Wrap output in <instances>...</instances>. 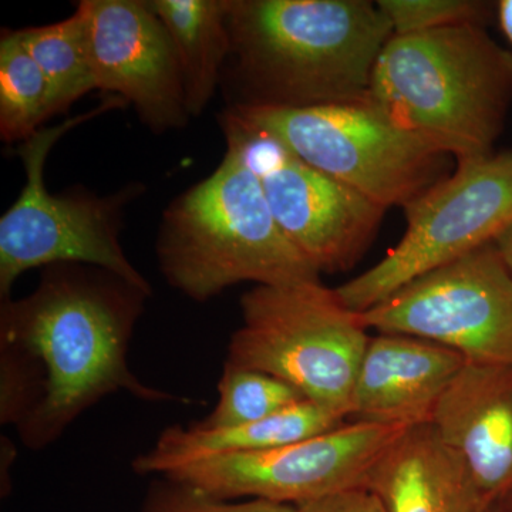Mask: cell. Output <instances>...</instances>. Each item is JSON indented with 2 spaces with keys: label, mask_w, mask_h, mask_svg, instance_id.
Segmentation results:
<instances>
[{
  "label": "cell",
  "mask_w": 512,
  "mask_h": 512,
  "mask_svg": "<svg viewBox=\"0 0 512 512\" xmlns=\"http://www.w3.org/2000/svg\"><path fill=\"white\" fill-rule=\"evenodd\" d=\"M227 148L254 171L279 228L318 274L355 266L387 210L305 163L281 141L225 111Z\"/></svg>",
  "instance_id": "9"
},
{
  "label": "cell",
  "mask_w": 512,
  "mask_h": 512,
  "mask_svg": "<svg viewBox=\"0 0 512 512\" xmlns=\"http://www.w3.org/2000/svg\"><path fill=\"white\" fill-rule=\"evenodd\" d=\"M163 23L183 76L188 116H200L214 97L231 53V0H150Z\"/></svg>",
  "instance_id": "17"
},
{
  "label": "cell",
  "mask_w": 512,
  "mask_h": 512,
  "mask_svg": "<svg viewBox=\"0 0 512 512\" xmlns=\"http://www.w3.org/2000/svg\"><path fill=\"white\" fill-rule=\"evenodd\" d=\"M345 417L305 400L289 409L254 423L225 429H207L200 424L165 429L156 446L133 461L141 476L170 473L202 458L271 450L328 433L346 423Z\"/></svg>",
  "instance_id": "16"
},
{
  "label": "cell",
  "mask_w": 512,
  "mask_h": 512,
  "mask_svg": "<svg viewBox=\"0 0 512 512\" xmlns=\"http://www.w3.org/2000/svg\"><path fill=\"white\" fill-rule=\"evenodd\" d=\"M494 247L497 248L498 254L501 255L505 265L512 272V224L498 235L494 241Z\"/></svg>",
  "instance_id": "24"
},
{
  "label": "cell",
  "mask_w": 512,
  "mask_h": 512,
  "mask_svg": "<svg viewBox=\"0 0 512 512\" xmlns=\"http://www.w3.org/2000/svg\"><path fill=\"white\" fill-rule=\"evenodd\" d=\"M146 512H301L295 505L272 503L265 500H247L234 503L165 477L150 495Z\"/></svg>",
  "instance_id": "22"
},
{
  "label": "cell",
  "mask_w": 512,
  "mask_h": 512,
  "mask_svg": "<svg viewBox=\"0 0 512 512\" xmlns=\"http://www.w3.org/2000/svg\"><path fill=\"white\" fill-rule=\"evenodd\" d=\"M430 424L463 461L485 507L512 493V365L466 363Z\"/></svg>",
  "instance_id": "14"
},
{
  "label": "cell",
  "mask_w": 512,
  "mask_h": 512,
  "mask_svg": "<svg viewBox=\"0 0 512 512\" xmlns=\"http://www.w3.org/2000/svg\"><path fill=\"white\" fill-rule=\"evenodd\" d=\"M110 96L96 109L53 127H43L23 141L18 154L26 184L0 220V295L9 299L12 286L30 269L50 265H89L123 279L151 295L150 284L128 261L120 244V222L131 188L110 197L53 195L45 184L46 158L72 128L111 109L126 106Z\"/></svg>",
  "instance_id": "7"
},
{
  "label": "cell",
  "mask_w": 512,
  "mask_h": 512,
  "mask_svg": "<svg viewBox=\"0 0 512 512\" xmlns=\"http://www.w3.org/2000/svg\"><path fill=\"white\" fill-rule=\"evenodd\" d=\"M20 42L45 74L57 113L96 90L87 45L86 16L77 5L70 18L53 25L16 30Z\"/></svg>",
  "instance_id": "18"
},
{
  "label": "cell",
  "mask_w": 512,
  "mask_h": 512,
  "mask_svg": "<svg viewBox=\"0 0 512 512\" xmlns=\"http://www.w3.org/2000/svg\"><path fill=\"white\" fill-rule=\"evenodd\" d=\"M362 319L376 333L430 340L467 363L512 365V272L485 245L404 285Z\"/></svg>",
  "instance_id": "10"
},
{
  "label": "cell",
  "mask_w": 512,
  "mask_h": 512,
  "mask_svg": "<svg viewBox=\"0 0 512 512\" xmlns=\"http://www.w3.org/2000/svg\"><path fill=\"white\" fill-rule=\"evenodd\" d=\"M242 323L227 365L292 384L311 402L349 420L357 370L369 343L362 313L322 282L255 286L241 298Z\"/></svg>",
  "instance_id": "5"
},
{
  "label": "cell",
  "mask_w": 512,
  "mask_h": 512,
  "mask_svg": "<svg viewBox=\"0 0 512 512\" xmlns=\"http://www.w3.org/2000/svg\"><path fill=\"white\" fill-rule=\"evenodd\" d=\"M148 295L110 272L53 265L32 295L2 303L0 419L23 444L45 448L103 397L127 392L175 402L127 362Z\"/></svg>",
  "instance_id": "1"
},
{
  "label": "cell",
  "mask_w": 512,
  "mask_h": 512,
  "mask_svg": "<svg viewBox=\"0 0 512 512\" xmlns=\"http://www.w3.org/2000/svg\"><path fill=\"white\" fill-rule=\"evenodd\" d=\"M242 106L305 109L369 97L393 30L367 0H231Z\"/></svg>",
  "instance_id": "2"
},
{
  "label": "cell",
  "mask_w": 512,
  "mask_h": 512,
  "mask_svg": "<svg viewBox=\"0 0 512 512\" xmlns=\"http://www.w3.org/2000/svg\"><path fill=\"white\" fill-rule=\"evenodd\" d=\"M227 111L384 210H404L454 170L453 157L394 123L369 97L305 109L234 104Z\"/></svg>",
  "instance_id": "6"
},
{
  "label": "cell",
  "mask_w": 512,
  "mask_h": 512,
  "mask_svg": "<svg viewBox=\"0 0 512 512\" xmlns=\"http://www.w3.org/2000/svg\"><path fill=\"white\" fill-rule=\"evenodd\" d=\"M365 487L387 512L487 510L463 461L431 424L403 431L376 461Z\"/></svg>",
  "instance_id": "15"
},
{
  "label": "cell",
  "mask_w": 512,
  "mask_h": 512,
  "mask_svg": "<svg viewBox=\"0 0 512 512\" xmlns=\"http://www.w3.org/2000/svg\"><path fill=\"white\" fill-rule=\"evenodd\" d=\"M52 89L45 74L20 42L16 30H3L0 40V136L6 143L26 141L56 116Z\"/></svg>",
  "instance_id": "19"
},
{
  "label": "cell",
  "mask_w": 512,
  "mask_h": 512,
  "mask_svg": "<svg viewBox=\"0 0 512 512\" xmlns=\"http://www.w3.org/2000/svg\"><path fill=\"white\" fill-rule=\"evenodd\" d=\"M301 512H387L380 498L366 487L352 488L298 505Z\"/></svg>",
  "instance_id": "23"
},
{
  "label": "cell",
  "mask_w": 512,
  "mask_h": 512,
  "mask_svg": "<svg viewBox=\"0 0 512 512\" xmlns=\"http://www.w3.org/2000/svg\"><path fill=\"white\" fill-rule=\"evenodd\" d=\"M402 427L346 421L289 446L192 461L164 477L221 500L248 498L298 505L365 487L367 476Z\"/></svg>",
  "instance_id": "11"
},
{
  "label": "cell",
  "mask_w": 512,
  "mask_h": 512,
  "mask_svg": "<svg viewBox=\"0 0 512 512\" xmlns=\"http://www.w3.org/2000/svg\"><path fill=\"white\" fill-rule=\"evenodd\" d=\"M497 16L500 28L512 46V0H501L498 3Z\"/></svg>",
  "instance_id": "25"
},
{
  "label": "cell",
  "mask_w": 512,
  "mask_h": 512,
  "mask_svg": "<svg viewBox=\"0 0 512 512\" xmlns=\"http://www.w3.org/2000/svg\"><path fill=\"white\" fill-rule=\"evenodd\" d=\"M453 173L404 208L402 239L363 274L335 288L363 313L404 285L485 245L512 224V151L456 161Z\"/></svg>",
  "instance_id": "8"
},
{
  "label": "cell",
  "mask_w": 512,
  "mask_h": 512,
  "mask_svg": "<svg viewBox=\"0 0 512 512\" xmlns=\"http://www.w3.org/2000/svg\"><path fill=\"white\" fill-rule=\"evenodd\" d=\"M504 512H512V493L504 497L500 503L497 504Z\"/></svg>",
  "instance_id": "26"
},
{
  "label": "cell",
  "mask_w": 512,
  "mask_h": 512,
  "mask_svg": "<svg viewBox=\"0 0 512 512\" xmlns=\"http://www.w3.org/2000/svg\"><path fill=\"white\" fill-rule=\"evenodd\" d=\"M96 90L131 103L151 130L188 120L183 76L173 43L150 3L82 0Z\"/></svg>",
  "instance_id": "12"
},
{
  "label": "cell",
  "mask_w": 512,
  "mask_h": 512,
  "mask_svg": "<svg viewBox=\"0 0 512 512\" xmlns=\"http://www.w3.org/2000/svg\"><path fill=\"white\" fill-rule=\"evenodd\" d=\"M466 363L460 353L430 340L376 333L357 370L349 421L402 429L430 424Z\"/></svg>",
  "instance_id": "13"
},
{
  "label": "cell",
  "mask_w": 512,
  "mask_h": 512,
  "mask_svg": "<svg viewBox=\"0 0 512 512\" xmlns=\"http://www.w3.org/2000/svg\"><path fill=\"white\" fill-rule=\"evenodd\" d=\"M157 255L168 284L197 302L242 282H320L279 228L259 178L229 148L210 177L164 212Z\"/></svg>",
  "instance_id": "4"
},
{
  "label": "cell",
  "mask_w": 512,
  "mask_h": 512,
  "mask_svg": "<svg viewBox=\"0 0 512 512\" xmlns=\"http://www.w3.org/2000/svg\"><path fill=\"white\" fill-rule=\"evenodd\" d=\"M377 8L393 36L417 35L451 26H483L490 6L474 0H379Z\"/></svg>",
  "instance_id": "21"
},
{
  "label": "cell",
  "mask_w": 512,
  "mask_h": 512,
  "mask_svg": "<svg viewBox=\"0 0 512 512\" xmlns=\"http://www.w3.org/2000/svg\"><path fill=\"white\" fill-rule=\"evenodd\" d=\"M369 99L456 161L488 156L511 106L512 53L478 25L393 36Z\"/></svg>",
  "instance_id": "3"
},
{
  "label": "cell",
  "mask_w": 512,
  "mask_h": 512,
  "mask_svg": "<svg viewBox=\"0 0 512 512\" xmlns=\"http://www.w3.org/2000/svg\"><path fill=\"white\" fill-rule=\"evenodd\" d=\"M484 512H504V511L501 510V508L498 507V505H493V507L487 508V510H485Z\"/></svg>",
  "instance_id": "27"
},
{
  "label": "cell",
  "mask_w": 512,
  "mask_h": 512,
  "mask_svg": "<svg viewBox=\"0 0 512 512\" xmlns=\"http://www.w3.org/2000/svg\"><path fill=\"white\" fill-rule=\"evenodd\" d=\"M305 400L308 399L296 387L278 377L225 363L218 383L217 406L198 424L207 429L242 426L274 416Z\"/></svg>",
  "instance_id": "20"
}]
</instances>
